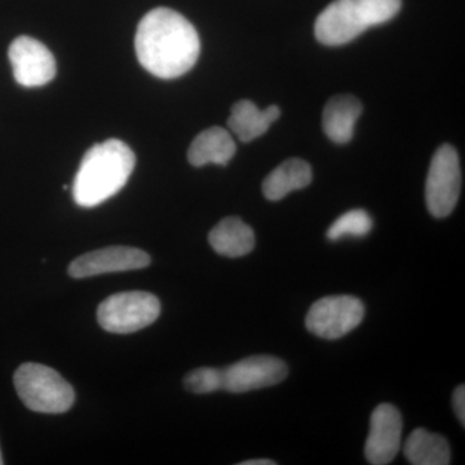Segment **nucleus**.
Segmentation results:
<instances>
[{
    "mask_svg": "<svg viewBox=\"0 0 465 465\" xmlns=\"http://www.w3.org/2000/svg\"><path fill=\"white\" fill-rule=\"evenodd\" d=\"M137 58L153 75L179 78L197 63L201 41L195 27L170 8H155L140 21L134 38Z\"/></svg>",
    "mask_w": 465,
    "mask_h": 465,
    "instance_id": "nucleus-1",
    "label": "nucleus"
},
{
    "mask_svg": "<svg viewBox=\"0 0 465 465\" xmlns=\"http://www.w3.org/2000/svg\"><path fill=\"white\" fill-rule=\"evenodd\" d=\"M136 157L121 140L92 146L75 174L73 197L81 207L99 206L121 191L133 173Z\"/></svg>",
    "mask_w": 465,
    "mask_h": 465,
    "instance_id": "nucleus-2",
    "label": "nucleus"
},
{
    "mask_svg": "<svg viewBox=\"0 0 465 465\" xmlns=\"http://www.w3.org/2000/svg\"><path fill=\"white\" fill-rule=\"evenodd\" d=\"M400 9L401 0H335L317 17L314 33L322 45H347L370 27L391 20Z\"/></svg>",
    "mask_w": 465,
    "mask_h": 465,
    "instance_id": "nucleus-3",
    "label": "nucleus"
},
{
    "mask_svg": "<svg viewBox=\"0 0 465 465\" xmlns=\"http://www.w3.org/2000/svg\"><path fill=\"white\" fill-rule=\"evenodd\" d=\"M15 388L24 405L42 414H63L75 401L74 390L56 370L24 363L15 372Z\"/></svg>",
    "mask_w": 465,
    "mask_h": 465,
    "instance_id": "nucleus-4",
    "label": "nucleus"
},
{
    "mask_svg": "<svg viewBox=\"0 0 465 465\" xmlns=\"http://www.w3.org/2000/svg\"><path fill=\"white\" fill-rule=\"evenodd\" d=\"M161 314L157 296L143 291L114 293L101 302L97 321L105 331L133 333L154 323Z\"/></svg>",
    "mask_w": 465,
    "mask_h": 465,
    "instance_id": "nucleus-5",
    "label": "nucleus"
},
{
    "mask_svg": "<svg viewBox=\"0 0 465 465\" xmlns=\"http://www.w3.org/2000/svg\"><path fill=\"white\" fill-rule=\"evenodd\" d=\"M461 171L457 150L449 143L440 146L430 162L425 183L428 211L436 219L451 215L460 197Z\"/></svg>",
    "mask_w": 465,
    "mask_h": 465,
    "instance_id": "nucleus-6",
    "label": "nucleus"
},
{
    "mask_svg": "<svg viewBox=\"0 0 465 465\" xmlns=\"http://www.w3.org/2000/svg\"><path fill=\"white\" fill-rule=\"evenodd\" d=\"M365 312V304L356 296H326L309 308L305 326L318 338L336 341L357 329Z\"/></svg>",
    "mask_w": 465,
    "mask_h": 465,
    "instance_id": "nucleus-7",
    "label": "nucleus"
},
{
    "mask_svg": "<svg viewBox=\"0 0 465 465\" xmlns=\"http://www.w3.org/2000/svg\"><path fill=\"white\" fill-rule=\"evenodd\" d=\"M222 375L223 391L246 393L280 384L289 375V367L278 357L251 356L222 370Z\"/></svg>",
    "mask_w": 465,
    "mask_h": 465,
    "instance_id": "nucleus-8",
    "label": "nucleus"
},
{
    "mask_svg": "<svg viewBox=\"0 0 465 465\" xmlns=\"http://www.w3.org/2000/svg\"><path fill=\"white\" fill-rule=\"evenodd\" d=\"M15 79L24 87H41L56 75V61L43 43L30 36H18L8 51Z\"/></svg>",
    "mask_w": 465,
    "mask_h": 465,
    "instance_id": "nucleus-9",
    "label": "nucleus"
},
{
    "mask_svg": "<svg viewBox=\"0 0 465 465\" xmlns=\"http://www.w3.org/2000/svg\"><path fill=\"white\" fill-rule=\"evenodd\" d=\"M402 416L391 403L379 405L370 419L365 457L372 465H387L396 459L402 437Z\"/></svg>",
    "mask_w": 465,
    "mask_h": 465,
    "instance_id": "nucleus-10",
    "label": "nucleus"
},
{
    "mask_svg": "<svg viewBox=\"0 0 465 465\" xmlns=\"http://www.w3.org/2000/svg\"><path fill=\"white\" fill-rule=\"evenodd\" d=\"M150 264V256L145 251L134 247H106L79 256L70 264L69 274L73 278H88L94 275L137 271Z\"/></svg>",
    "mask_w": 465,
    "mask_h": 465,
    "instance_id": "nucleus-11",
    "label": "nucleus"
},
{
    "mask_svg": "<svg viewBox=\"0 0 465 465\" xmlns=\"http://www.w3.org/2000/svg\"><path fill=\"white\" fill-rule=\"evenodd\" d=\"M362 110V104L353 94H339L331 97L323 109L324 134L336 143L351 142Z\"/></svg>",
    "mask_w": 465,
    "mask_h": 465,
    "instance_id": "nucleus-12",
    "label": "nucleus"
},
{
    "mask_svg": "<svg viewBox=\"0 0 465 465\" xmlns=\"http://www.w3.org/2000/svg\"><path fill=\"white\" fill-rule=\"evenodd\" d=\"M280 115L278 106L271 105L260 110L252 101L241 100L232 105L228 127L241 142L250 143L264 134Z\"/></svg>",
    "mask_w": 465,
    "mask_h": 465,
    "instance_id": "nucleus-13",
    "label": "nucleus"
},
{
    "mask_svg": "<svg viewBox=\"0 0 465 465\" xmlns=\"http://www.w3.org/2000/svg\"><path fill=\"white\" fill-rule=\"evenodd\" d=\"M211 247L226 258H242L255 249V232L240 217H225L208 234Z\"/></svg>",
    "mask_w": 465,
    "mask_h": 465,
    "instance_id": "nucleus-14",
    "label": "nucleus"
},
{
    "mask_svg": "<svg viewBox=\"0 0 465 465\" xmlns=\"http://www.w3.org/2000/svg\"><path fill=\"white\" fill-rule=\"evenodd\" d=\"M312 180L311 164L300 158H290L265 177L262 194L268 201H281L291 192L307 188Z\"/></svg>",
    "mask_w": 465,
    "mask_h": 465,
    "instance_id": "nucleus-15",
    "label": "nucleus"
},
{
    "mask_svg": "<svg viewBox=\"0 0 465 465\" xmlns=\"http://www.w3.org/2000/svg\"><path fill=\"white\" fill-rule=\"evenodd\" d=\"M235 146L232 134L225 128L211 127L195 137L188 152L192 166L202 167L208 163L226 166L234 157Z\"/></svg>",
    "mask_w": 465,
    "mask_h": 465,
    "instance_id": "nucleus-16",
    "label": "nucleus"
},
{
    "mask_svg": "<svg viewBox=\"0 0 465 465\" xmlns=\"http://www.w3.org/2000/svg\"><path fill=\"white\" fill-rule=\"evenodd\" d=\"M409 463L414 465H448L451 463V451L448 440L440 434L418 428L410 434L403 448Z\"/></svg>",
    "mask_w": 465,
    "mask_h": 465,
    "instance_id": "nucleus-17",
    "label": "nucleus"
},
{
    "mask_svg": "<svg viewBox=\"0 0 465 465\" xmlns=\"http://www.w3.org/2000/svg\"><path fill=\"white\" fill-rule=\"evenodd\" d=\"M371 216L365 210H351L335 220L326 232L327 240L336 242L345 237L362 238L371 232Z\"/></svg>",
    "mask_w": 465,
    "mask_h": 465,
    "instance_id": "nucleus-18",
    "label": "nucleus"
},
{
    "mask_svg": "<svg viewBox=\"0 0 465 465\" xmlns=\"http://www.w3.org/2000/svg\"><path fill=\"white\" fill-rule=\"evenodd\" d=\"M186 390L195 394H208L223 391L222 369L200 367L193 370L183 379Z\"/></svg>",
    "mask_w": 465,
    "mask_h": 465,
    "instance_id": "nucleus-19",
    "label": "nucleus"
},
{
    "mask_svg": "<svg viewBox=\"0 0 465 465\" xmlns=\"http://www.w3.org/2000/svg\"><path fill=\"white\" fill-rule=\"evenodd\" d=\"M452 405H454L455 414H457L459 421L461 425H465V387L459 385L452 396Z\"/></svg>",
    "mask_w": 465,
    "mask_h": 465,
    "instance_id": "nucleus-20",
    "label": "nucleus"
},
{
    "mask_svg": "<svg viewBox=\"0 0 465 465\" xmlns=\"http://www.w3.org/2000/svg\"><path fill=\"white\" fill-rule=\"evenodd\" d=\"M274 460L271 459H252V460L242 461L240 465H275Z\"/></svg>",
    "mask_w": 465,
    "mask_h": 465,
    "instance_id": "nucleus-21",
    "label": "nucleus"
},
{
    "mask_svg": "<svg viewBox=\"0 0 465 465\" xmlns=\"http://www.w3.org/2000/svg\"><path fill=\"white\" fill-rule=\"evenodd\" d=\"M2 464H5V461H3L2 452H0V465Z\"/></svg>",
    "mask_w": 465,
    "mask_h": 465,
    "instance_id": "nucleus-22",
    "label": "nucleus"
}]
</instances>
